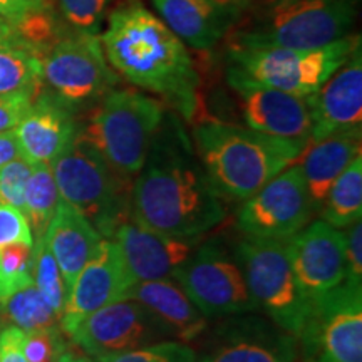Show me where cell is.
I'll return each instance as SVG.
<instances>
[{"label": "cell", "mask_w": 362, "mask_h": 362, "mask_svg": "<svg viewBox=\"0 0 362 362\" xmlns=\"http://www.w3.org/2000/svg\"><path fill=\"white\" fill-rule=\"evenodd\" d=\"M168 138L156 134L136 175L131 218L166 237L198 240L223 221V198L193 158L183 136Z\"/></svg>", "instance_id": "1"}, {"label": "cell", "mask_w": 362, "mask_h": 362, "mask_svg": "<svg viewBox=\"0 0 362 362\" xmlns=\"http://www.w3.org/2000/svg\"><path fill=\"white\" fill-rule=\"evenodd\" d=\"M99 37L116 74L166 99L188 121L197 116L200 76L187 45L160 17L141 4H126L110 13Z\"/></svg>", "instance_id": "2"}, {"label": "cell", "mask_w": 362, "mask_h": 362, "mask_svg": "<svg viewBox=\"0 0 362 362\" xmlns=\"http://www.w3.org/2000/svg\"><path fill=\"white\" fill-rule=\"evenodd\" d=\"M198 156L216 193L245 202L285 168L300 161L307 139H285L220 121L194 128Z\"/></svg>", "instance_id": "3"}, {"label": "cell", "mask_w": 362, "mask_h": 362, "mask_svg": "<svg viewBox=\"0 0 362 362\" xmlns=\"http://www.w3.org/2000/svg\"><path fill=\"white\" fill-rule=\"evenodd\" d=\"M61 200L78 210L104 238L131 218L128 176L117 173L83 134L51 163Z\"/></svg>", "instance_id": "4"}, {"label": "cell", "mask_w": 362, "mask_h": 362, "mask_svg": "<svg viewBox=\"0 0 362 362\" xmlns=\"http://www.w3.org/2000/svg\"><path fill=\"white\" fill-rule=\"evenodd\" d=\"M163 121L160 99L138 89H111L94 104L79 133L117 173L133 178L141 171Z\"/></svg>", "instance_id": "5"}, {"label": "cell", "mask_w": 362, "mask_h": 362, "mask_svg": "<svg viewBox=\"0 0 362 362\" xmlns=\"http://www.w3.org/2000/svg\"><path fill=\"white\" fill-rule=\"evenodd\" d=\"M359 47L361 37L352 34L325 47L302 51L259 42L242 33L230 40L228 59L259 83L307 98L322 88Z\"/></svg>", "instance_id": "6"}, {"label": "cell", "mask_w": 362, "mask_h": 362, "mask_svg": "<svg viewBox=\"0 0 362 362\" xmlns=\"http://www.w3.org/2000/svg\"><path fill=\"white\" fill-rule=\"evenodd\" d=\"M235 257L257 307L277 327L298 339L312 304L297 282L288 240L247 237L235 248Z\"/></svg>", "instance_id": "7"}, {"label": "cell", "mask_w": 362, "mask_h": 362, "mask_svg": "<svg viewBox=\"0 0 362 362\" xmlns=\"http://www.w3.org/2000/svg\"><path fill=\"white\" fill-rule=\"evenodd\" d=\"M42 81L67 106H94L116 88L117 74L104 56L101 37L72 30L59 34L42 56Z\"/></svg>", "instance_id": "8"}, {"label": "cell", "mask_w": 362, "mask_h": 362, "mask_svg": "<svg viewBox=\"0 0 362 362\" xmlns=\"http://www.w3.org/2000/svg\"><path fill=\"white\" fill-rule=\"evenodd\" d=\"M354 21L351 0H279L259 29L243 34L264 44L309 51L349 35Z\"/></svg>", "instance_id": "9"}, {"label": "cell", "mask_w": 362, "mask_h": 362, "mask_svg": "<svg viewBox=\"0 0 362 362\" xmlns=\"http://www.w3.org/2000/svg\"><path fill=\"white\" fill-rule=\"evenodd\" d=\"M173 280L206 319L259 310L238 262L216 242L194 248Z\"/></svg>", "instance_id": "10"}, {"label": "cell", "mask_w": 362, "mask_h": 362, "mask_svg": "<svg viewBox=\"0 0 362 362\" xmlns=\"http://www.w3.org/2000/svg\"><path fill=\"white\" fill-rule=\"evenodd\" d=\"M297 341L319 362H362V285L344 280L312 302Z\"/></svg>", "instance_id": "11"}, {"label": "cell", "mask_w": 362, "mask_h": 362, "mask_svg": "<svg viewBox=\"0 0 362 362\" xmlns=\"http://www.w3.org/2000/svg\"><path fill=\"white\" fill-rule=\"evenodd\" d=\"M312 215L304 175L296 163L245 200L237 223L245 237L287 242L305 228Z\"/></svg>", "instance_id": "12"}, {"label": "cell", "mask_w": 362, "mask_h": 362, "mask_svg": "<svg viewBox=\"0 0 362 362\" xmlns=\"http://www.w3.org/2000/svg\"><path fill=\"white\" fill-rule=\"evenodd\" d=\"M226 84L237 98L247 128L285 139H307L312 131L310 96H296L270 88L237 66L226 69Z\"/></svg>", "instance_id": "13"}, {"label": "cell", "mask_w": 362, "mask_h": 362, "mask_svg": "<svg viewBox=\"0 0 362 362\" xmlns=\"http://www.w3.org/2000/svg\"><path fill=\"white\" fill-rule=\"evenodd\" d=\"M166 336V329L151 312L126 297L89 314L69 339L86 356L98 359L138 349Z\"/></svg>", "instance_id": "14"}, {"label": "cell", "mask_w": 362, "mask_h": 362, "mask_svg": "<svg viewBox=\"0 0 362 362\" xmlns=\"http://www.w3.org/2000/svg\"><path fill=\"white\" fill-rule=\"evenodd\" d=\"M133 277L126 269L119 248L112 238H103L67 293L61 324L64 336L78 327L81 320L103 307L128 296Z\"/></svg>", "instance_id": "15"}, {"label": "cell", "mask_w": 362, "mask_h": 362, "mask_svg": "<svg viewBox=\"0 0 362 362\" xmlns=\"http://www.w3.org/2000/svg\"><path fill=\"white\" fill-rule=\"evenodd\" d=\"M197 362H297V339L272 320L237 317L215 330Z\"/></svg>", "instance_id": "16"}, {"label": "cell", "mask_w": 362, "mask_h": 362, "mask_svg": "<svg viewBox=\"0 0 362 362\" xmlns=\"http://www.w3.org/2000/svg\"><path fill=\"white\" fill-rule=\"evenodd\" d=\"M288 248L297 282L310 304L346 279V233L327 221L302 228L288 240Z\"/></svg>", "instance_id": "17"}, {"label": "cell", "mask_w": 362, "mask_h": 362, "mask_svg": "<svg viewBox=\"0 0 362 362\" xmlns=\"http://www.w3.org/2000/svg\"><path fill=\"white\" fill-rule=\"evenodd\" d=\"M74 110L40 90L13 128L21 156L30 165H51L78 134Z\"/></svg>", "instance_id": "18"}, {"label": "cell", "mask_w": 362, "mask_h": 362, "mask_svg": "<svg viewBox=\"0 0 362 362\" xmlns=\"http://www.w3.org/2000/svg\"><path fill=\"white\" fill-rule=\"evenodd\" d=\"M112 240L134 282L173 279L189 259L197 240L171 238L139 225L133 218L117 226Z\"/></svg>", "instance_id": "19"}, {"label": "cell", "mask_w": 362, "mask_h": 362, "mask_svg": "<svg viewBox=\"0 0 362 362\" xmlns=\"http://www.w3.org/2000/svg\"><path fill=\"white\" fill-rule=\"evenodd\" d=\"M312 131L309 143L339 131L362 128V56L361 47L341 69L310 96Z\"/></svg>", "instance_id": "20"}, {"label": "cell", "mask_w": 362, "mask_h": 362, "mask_svg": "<svg viewBox=\"0 0 362 362\" xmlns=\"http://www.w3.org/2000/svg\"><path fill=\"white\" fill-rule=\"evenodd\" d=\"M362 128L339 131L307 144L300 166L312 210L322 211L327 194L342 171L361 156Z\"/></svg>", "instance_id": "21"}, {"label": "cell", "mask_w": 362, "mask_h": 362, "mask_svg": "<svg viewBox=\"0 0 362 362\" xmlns=\"http://www.w3.org/2000/svg\"><path fill=\"white\" fill-rule=\"evenodd\" d=\"M126 297L151 312L168 336L181 342L197 341L206 330L208 319L173 279L134 282Z\"/></svg>", "instance_id": "22"}, {"label": "cell", "mask_w": 362, "mask_h": 362, "mask_svg": "<svg viewBox=\"0 0 362 362\" xmlns=\"http://www.w3.org/2000/svg\"><path fill=\"white\" fill-rule=\"evenodd\" d=\"M103 238V235L78 210L62 200L59 202L56 214L44 235V242L61 269L67 293Z\"/></svg>", "instance_id": "23"}, {"label": "cell", "mask_w": 362, "mask_h": 362, "mask_svg": "<svg viewBox=\"0 0 362 362\" xmlns=\"http://www.w3.org/2000/svg\"><path fill=\"white\" fill-rule=\"evenodd\" d=\"M161 21L185 45L214 49L233 24L208 0H153Z\"/></svg>", "instance_id": "24"}, {"label": "cell", "mask_w": 362, "mask_h": 362, "mask_svg": "<svg viewBox=\"0 0 362 362\" xmlns=\"http://www.w3.org/2000/svg\"><path fill=\"white\" fill-rule=\"evenodd\" d=\"M40 56L27 45H0V98H37L42 90Z\"/></svg>", "instance_id": "25"}, {"label": "cell", "mask_w": 362, "mask_h": 362, "mask_svg": "<svg viewBox=\"0 0 362 362\" xmlns=\"http://www.w3.org/2000/svg\"><path fill=\"white\" fill-rule=\"evenodd\" d=\"M322 218L334 228H347L362 216V155L342 171L322 208Z\"/></svg>", "instance_id": "26"}, {"label": "cell", "mask_w": 362, "mask_h": 362, "mask_svg": "<svg viewBox=\"0 0 362 362\" xmlns=\"http://www.w3.org/2000/svg\"><path fill=\"white\" fill-rule=\"evenodd\" d=\"M33 173L27 181L22 214L29 221L34 242L42 240L47 226L56 214L59 202V189L54 180L51 165H33Z\"/></svg>", "instance_id": "27"}, {"label": "cell", "mask_w": 362, "mask_h": 362, "mask_svg": "<svg viewBox=\"0 0 362 362\" xmlns=\"http://www.w3.org/2000/svg\"><path fill=\"white\" fill-rule=\"evenodd\" d=\"M0 319L4 324H11L24 332L61 327L59 315L45 302L34 284L0 300Z\"/></svg>", "instance_id": "28"}, {"label": "cell", "mask_w": 362, "mask_h": 362, "mask_svg": "<svg viewBox=\"0 0 362 362\" xmlns=\"http://www.w3.org/2000/svg\"><path fill=\"white\" fill-rule=\"evenodd\" d=\"M33 280L37 291L42 293L52 310L59 315L61 320L62 310H64L67 288L61 269H59L56 259L51 250L45 245L44 238L34 242V265H33Z\"/></svg>", "instance_id": "29"}, {"label": "cell", "mask_w": 362, "mask_h": 362, "mask_svg": "<svg viewBox=\"0 0 362 362\" xmlns=\"http://www.w3.org/2000/svg\"><path fill=\"white\" fill-rule=\"evenodd\" d=\"M34 245L13 243L0 248V300L34 284Z\"/></svg>", "instance_id": "30"}, {"label": "cell", "mask_w": 362, "mask_h": 362, "mask_svg": "<svg viewBox=\"0 0 362 362\" xmlns=\"http://www.w3.org/2000/svg\"><path fill=\"white\" fill-rule=\"evenodd\" d=\"M93 362H197V352L185 342L165 341L119 354L98 357Z\"/></svg>", "instance_id": "31"}, {"label": "cell", "mask_w": 362, "mask_h": 362, "mask_svg": "<svg viewBox=\"0 0 362 362\" xmlns=\"http://www.w3.org/2000/svg\"><path fill=\"white\" fill-rule=\"evenodd\" d=\"M0 16L13 22L21 37L52 17L51 0H0Z\"/></svg>", "instance_id": "32"}, {"label": "cell", "mask_w": 362, "mask_h": 362, "mask_svg": "<svg viewBox=\"0 0 362 362\" xmlns=\"http://www.w3.org/2000/svg\"><path fill=\"white\" fill-rule=\"evenodd\" d=\"M66 349L61 327L29 330L22 336V351L29 362H54Z\"/></svg>", "instance_id": "33"}, {"label": "cell", "mask_w": 362, "mask_h": 362, "mask_svg": "<svg viewBox=\"0 0 362 362\" xmlns=\"http://www.w3.org/2000/svg\"><path fill=\"white\" fill-rule=\"evenodd\" d=\"M62 16L74 30L98 34L111 0H57Z\"/></svg>", "instance_id": "34"}, {"label": "cell", "mask_w": 362, "mask_h": 362, "mask_svg": "<svg viewBox=\"0 0 362 362\" xmlns=\"http://www.w3.org/2000/svg\"><path fill=\"white\" fill-rule=\"evenodd\" d=\"M34 166L24 158H17L0 168V200L6 205L24 208V194L27 181L30 178Z\"/></svg>", "instance_id": "35"}, {"label": "cell", "mask_w": 362, "mask_h": 362, "mask_svg": "<svg viewBox=\"0 0 362 362\" xmlns=\"http://www.w3.org/2000/svg\"><path fill=\"white\" fill-rule=\"evenodd\" d=\"M13 243L34 245L33 232L25 215L19 208L0 203V248Z\"/></svg>", "instance_id": "36"}, {"label": "cell", "mask_w": 362, "mask_h": 362, "mask_svg": "<svg viewBox=\"0 0 362 362\" xmlns=\"http://www.w3.org/2000/svg\"><path fill=\"white\" fill-rule=\"evenodd\" d=\"M346 233V282L362 285V225L361 220L347 226Z\"/></svg>", "instance_id": "37"}, {"label": "cell", "mask_w": 362, "mask_h": 362, "mask_svg": "<svg viewBox=\"0 0 362 362\" xmlns=\"http://www.w3.org/2000/svg\"><path fill=\"white\" fill-rule=\"evenodd\" d=\"M34 98L29 96H2L0 98V133L13 129L21 117L25 115Z\"/></svg>", "instance_id": "38"}, {"label": "cell", "mask_w": 362, "mask_h": 362, "mask_svg": "<svg viewBox=\"0 0 362 362\" xmlns=\"http://www.w3.org/2000/svg\"><path fill=\"white\" fill-rule=\"evenodd\" d=\"M24 330L7 325L0 329V362H29L22 351Z\"/></svg>", "instance_id": "39"}, {"label": "cell", "mask_w": 362, "mask_h": 362, "mask_svg": "<svg viewBox=\"0 0 362 362\" xmlns=\"http://www.w3.org/2000/svg\"><path fill=\"white\" fill-rule=\"evenodd\" d=\"M21 156L19 144H17L16 134H13V129L2 131L0 133V168L12 160H17Z\"/></svg>", "instance_id": "40"}, {"label": "cell", "mask_w": 362, "mask_h": 362, "mask_svg": "<svg viewBox=\"0 0 362 362\" xmlns=\"http://www.w3.org/2000/svg\"><path fill=\"white\" fill-rule=\"evenodd\" d=\"M215 8L228 17L230 21L235 22L237 17L242 16L243 12L250 7L252 0H208Z\"/></svg>", "instance_id": "41"}, {"label": "cell", "mask_w": 362, "mask_h": 362, "mask_svg": "<svg viewBox=\"0 0 362 362\" xmlns=\"http://www.w3.org/2000/svg\"><path fill=\"white\" fill-rule=\"evenodd\" d=\"M12 44L27 45L24 40H22L16 24L8 21L7 17L0 16V45H12ZM27 47H29V45H27Z\"/></svg>", "instance_id": "42"}, {"label": "cell", "mask_w": 362, "mask_h": 362, "mask_svg": "<svg viewBox=\"0 0 362 362\" xmlns=\"http://www.w3.org/2000/svg\"><path fill=\"white\" fill-rule=\"evenodd\" d=\"M54 362H93V359L88 356H81V354H78V352L71 351L69 347H67V349L62 352V354L59 356Z\"/></svg>", "instance_id": "43"}, {"label": "cell", "mask_w": 362, "mask_h": 362, "mask_svg": "<svg viewBox=\"0 0 362 362\" xmlns=\"http://www.w3.org/2000/svg\"><path fill=\"white\" fill-rule=\"evenodd\" d=\"M275 2H279V0H260V4H262V6H265V7H270V6H274Z\"/></svg>", "instance_id": "44"}, {"label": "cell", "mask_w": 362, "mask_h": 362, "mask_svg": "<svg viewBox=\"0 0 362 362\" xmlns=\"http://www.w3.org/2000/svg\"><path fill=\"white\" fill-rule=\"evenodd\" d=\"M4 327V322H2V319H0V329H2Z\"/></svg>", "instance_id": "45"}, {"label": "cell", "mask_w": 362, "mask_h": 362, "mask_svg": "<svg viewBox=\"0 0 362 362\" xmlns=\"http://www.w3.org/2000/svg\"><path fill=\"white\" fill-rule=\"evenodd\" d=\"M0 203H2V200H0Z\"/></svg>", "instance_id": "46"}, {"label": "cell", "mask_w": 362, "mask_h": 362, "mask_svg": "<svg viewBox=\"0 0 362 362\" xmlns=\"http://www.w3.org/2000/svg\"><path fill=\"white\" fill-rule=\"evenodd\" d=\"M51 2H52V0H51Z\"/></svg>", "instance_id": "47"}]
</instances>
